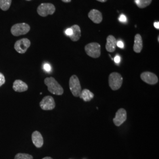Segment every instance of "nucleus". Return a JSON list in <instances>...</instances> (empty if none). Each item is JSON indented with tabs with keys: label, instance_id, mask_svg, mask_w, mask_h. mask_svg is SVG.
Listing matches in <instances>:
<instances>
[{
	"label": "nucleus",
	"instance_id": "1",
	"mask_svg": "<svg viewBox=\"0 0 159 159\" xmlns=\"http://www.w3.org/2000/svg\"><path fill=\"white\" fill-rule=\"evenodd\" d=\"M44 83L48 87V90L51 94L61 96L64 93V89L54 77H47L44 80Z\"/></svg>",
	"mask_w": 159,
	"mask_h": 159
},
{
	"label": "nucleus",
	"instance_id": "2",
	"mask_svg": "<svg viewBox=\"0 0 159 159\" xmlns=\"http://www.w3.org/2000/svg\"><path fill=\"white\" fill-rule=\"evenodd\" d=\"M123 81V77L119 73L113 72L109 75L108 84L112 90L116 91L119 90L122 85Z\"/></svg>",
	"mask_w": 159,
	"mask_h": 159
},
{
	"label": "nucleus",
	"instance_id": "3",
	"mask_svg": "<svg viewBox=\"0 0 159 159\" xmlns=\"http://www.w3.org/2000/svg\"><path fill=\"white\" fill-rule=\"evenodd\" d=\"M69 87L72 94L75 97H79L81 92V86L79 79L76 75L71 76L69 81Z\"/></svg>",
	"mask_w": 159,
	"mask_h": 159
},
{
	"label": "nucleus",
	"instance_id": "4",
	"mask_svg": "<svg viewBox=\"0 0 159 159\" xmlns=\"http://www.w3.org/2000/svg\"><path fill=\"white\" fill-rule=\"evenodd\" d=\"M86 54L90 57L97 58L101 55V46L98 43H91L85 46Z\"/></svg>",
	"mask_w": 159,
	"mask_h": 159
},
{
	"label": "nucleus",
	"instance_id": "5",
	"mask_svg": "<svg viewBox=\"0 0 159 159\" xmlns=\"http://www.w3.org/2000/svg\"><path fill=\"white\" fill-rule=\"evenodd\" d=\"M30 30V26L27 23H18L12 26L11 33L14 36H20L27 34Z\"/></svg>",
	"mask_w": 159,
	"mask_h": 159
},
{
	"label": "nucleus",
	"instance_id": "6",
	"mask_svg": "<svg viewBox=\"0 0 159 159\" xmlns=\"http://www.w3.org/2000/svg\"><path fill=\"white\" fill-rule=\"evenodd\" d=\"M37 13L41 17H47L48 15H52L56 11V7L51 3H42L37 9Z\"/></svg>",
	"mask_w": 159,
	"mask_h": 159
},
{
	"label": "nucleus",
	"instance_id": "7",
	"mask_svg": "<svg viewBox=\"0 0 159 159\" xmlns=\"http://www.w3.org/2000/svg\"><path fill=\"white\" fill-rule=\"evenodd\" d=\"M30 46L31 41L30 40L27 38H24L16 42L14 44V48L18 53L24 54L27 51Z\"/></svg>",
	"mask_w": 159,
	"mask_h": 159
},
{
	"label": "nucleus",
	"instance_id": "8",
	"mask_svg": "<svg viewBox=\"0 0 159 159\" xmlns=\"http://www.w3.org/2000/svg\"><path fill=\"white\" fill-rule=\"evenodd\" d=\"M40 107L43 110H52L56 107L54 98L50 96L44 97L40 102Z\"/></svg>",
	"mask_w": 159,
	"mask_h": 159
},
{
	"label": "nucleus",
	"instance_id": "9",
	"mask_svg": "<svg viewBox=\"0 0 159 159\" xmlns=\"http://www.w3.org/2000/svg\"><path fill=\"white\" fill-rule=\"evenodd\" d=\"M127 120V111L125 109L121 108L117 110L113 119V123L115 125L119 127L122 125Z\"/></svg>",
	"mask_w": 159,
	"mask_h": 159
},
{
	"label": "nucleus",
	"instance_id": "10",
	"mask_svg": "<svg viewBox=\"0 0 159 159\" xmlns=\"http://www.w3.org/2000/svg\"><path fill=\"white\" fill-rule=\"evenodd\" d=\"M140 78L146 83L154 85L158 83L159 79L157 76L155 74L149 71H145L140 75Z\"/></svg>",
	"mask_w": 159,
	"mask_h": 159
},
{
	"label": "nucleus",
	"instance_id": "11",
	"mask_svg": "<svg viewBox=\"0 0 159 159\" xmlns=\"http://www.w3.org/2000/svg\"><path fill=\"white\" fill-rule=\"evenodd\" d=\"M32 142L37 148H41L44 144V139L41 134L38 131H35L31 136Z\"/></svg>",
	"mask_w": 159,
	"mask_h": 159
},
{
	"label": "nucleus",
	"instance_id": "12",
	"mask_svg": "<svg viewBox=\"0 0 159 159\" xmlns=\"http://www.w3.org/2000/svg\"><path fill=\"white\" fill-rule=\"evenodd\" d=\"M89 18L94 23L100 24L102 21V12L96 9H93L89 12Z\"/></svg>",
	"mask_w": 159,
	"mask_h": 159
},
{
	"label": "nucleus",
	"instance_id": "13",
	"mask_svg": "<svg viewBox=\"0 0 159 159\" xmlns=\"http://www.w3.org/2000/svg\"><path fill=\"white\" fill-rule=\"evenodd\" d=\"M12 89L16 92L22 93V92L27 91L29 89V86L22 80H16L14 81L13 83Z\"/></svg>",
	"mask_w": 159,
	"mask_h": 159
},
{
	"label": "nucleus",
	"instance_id": "14",
	"mask_svg": "<svg viewBox=\"0 0 159 159\" xmlns=\"http://www.w3.org/2000/svg\"><path fill=\"white\" fill-rule=\"evenodd\" d=\"M117 46V40L112 35H110L107 37V43L106 45V50L113 52L116 50V47Z\"/></svg>",
	"mask_w": 159,
	"mask_h": 159
},
{
	"label": "nucleus",
	"instance_id": "15",
	"mask_svg": "<svg viewBox=\"0 0 159 159\" xmlns=\"http://www.w3.org/2000/svg\"><path fill=\"white\" fill-rule=\"evenodd\" d=\"M143 47L142 37L140 34H137L134 37L133 50L136 53H140L142 50Z\"/></svg>",
	"mask_w": 159,
	"mask_h": 159
},
{
	"label": "nucleus",
	"instance_id": "16",
	"mask_svg": "<svg viewBox=\"0 0 159 159\" xmlns=\"http://www.w3.org/2000/svg\"><path fill=\"white\" fill-rule=\"evenodd\" d=\"M71 29L73 30V34L70 36V39L72 40L73 41H77L79 40L81 35V29L78 25H73Z\"/></svg>",
	"mask_w": 159,
	"mask_h": 159
},
{
	"label": "nucleus",
	"instance_id": "17",
	"mask_svg": "<svg viewBox=\"0 0 159 159\" xmlns=\"http://www.w3.org/2000/svg\"><path fill=\"white\" fill-rule=\"evenodd\" d=\"M94 94L91 91H90L88 89H84L81 90L79 97L80 98L83 99L85 102H89L91 101L94 98Z\"/></svg>",
	"mask_w": 159,
	"mask_h": 159
},
{
	"label": "nucleus",
	"instance_id": "18",
	"mask_svg": "<svg viewBox=\"0 0 159 159\" xmlns=\"http://www.w3.org/2000/svg\"><path fill=\"white\" fill-rule=\"evenodd\" d=\"M137 6L140 8H144L152 3V0H135Z\"/></svg>",
	"mask_w": 159,
	"mask_h": 159
},
{
	"label": "nucleus",
	"instance_id": "19",
	"mask_svg": "<svg viewBox=\"0 0 159 159\" xmlns=\"http://www.w3.org/2000/svg\"><path fill=\"white\" fill-rule=\"evenodd\" d=\"M12 0H0V8L2 11H7L11 4Z\"/></svg>",
	"mask_w": 159,
	"mask_h": 159
},
{
	"label": "nucleus",
	"instance_id": "20",
	"mask_svg": "<svg viewBox=\"0 0 159 159\" xmlns=\"http://www.w3.org/2000/svg\"><path fill=\"white\" fill-rule=\"evenodd\" d=\"M14 159H33V156L29 154L19 153L15 156Z\"/></svg>",
	"mask_w": 159,
	"mask_h": 159
},
{
	"label": "nucleus",
	"instance_id": "21",
	"mask_svg": "<svg viewBox=\"0 0 159 159\" xmlns=\"http://www.w3.org/2000/svg\"><path fill=\"white\" fill-rule=\"evenodd\" d=\"M6 83V79L4 74L0 73V87H1Z\"/></svg>",
	"mask_w": 159,
	"mask_h": 159
},
{
	"label": "nucleus",
	"instance_id": "22",
	"mask_svg": "<svg viewBox=\"0 0 159 159\" xmlns=\"http://www.w3.org/2000/svg\"><path fill=\"white\" fill-rule=\"evenodd\" d=\"M119 20L121 23H125L127 21V18L125 17V15L121 14L119 17Z\"/></svg>",
	"mask_w": 159,
	"mask_h": 159
},
{
	"label": "nucleus",
	"instance_id": "23",
	"mask_svg": "<svg viewBox=\"0 0 159 159\" xmlns=\"http://www.w3.org/2000/svg\"><path fill=\"white\" fill-rule=\"evenodd\" d=\"M43 68L44 69V70L47 71V72H50L51 71V68L50 65L48 63H46L44 64V66H43Z\"/></svg>",
	"mask_w": 159,
	"mask_h": 159
},
{
	"label": "nucleus",
	"instance_id": "24",
	"mask_svg": "<svg viewBox=\"0 0 159 159\" xmlns=\"http://www.w3.org/2000/svg\"><path fill=\"white\" fill-rule=\"evenodd\" d=\"M66 34L67 35H68V37H70V36H71L72 34H73V30H72V29H71V27L70 28H69V29H67L66 30Z\"/></svg>",
	"mask_w": 159,
	"mask_h": 159
},
{
	"label": "nucleus",
	"instance_id": "25",
	"mask_svg": "<svg viewBox=\"0 0 159 159\" xmlns=\"http://www.w3.org/2000/svg\"><path fill=\"white\" fill-rule=\"evenodd\" d=\"M117 46L120 48H124V43L121 41H117Z\"/></svg>",
	"mask_w": 159,
	"mask_h": 159
},
{
	"label": "nucleus",
	"instance_id": "26",
	"mask_svg": "<svg viewBox=\"0 0 159 159\" xmlns=\"http://www.w3.org/2000/svg\"><path fill=\"white\" fill-rule=\"evenodd\" d=\"M114 61L115 63H117V64L119 63L120 62V57L119 56L117 55L116 57H114Z\"/></svg>",
	"mask_w": 159,
	"mask_h": 159
},
{
	"label": "nucleus",
	"instance_id": "27",
	"mask_svg": "<svg viewBox=\"0 0 159 159\" xmlns=\"http://www.w3.org/2000/svg\"><path fill=\"white\" fill-rule=\"evenodd\" d=\"M154 27H155V29H157V30H159V23L157 21V22H155V23H154Z\"/></svg>",
	"mask_w": 159,
	"mask_h": 159
},
{
	"label": "nucleus",
	"instance_id": "28",
	"mask_svg": "<svg viewBox=\"0 0 159 159\" xmlns=\"http://www.w3.org/2000/svg\"><path fill=\"white\" fill-rule=\"evenodd\" d=\"M63 2H66V3H67V2H71V0H61Z\"/></svg>",
	"mask_w": 159,
	"mask_h": 159
},
{
	"label": "nucleus",
	"instance_id": "29",
	"mask_svg": "<svg viewBox=\"0 0 159 159\" xmlns=\"http://www.w3.org/2000/svg\"><path fill=\"white\" fill-rule=\"evenodd\" d=\"M97 1H99V2H106L107 0H97Z\"/></svg>",
	"mask_w": 159,
	"mask_h": 159
},
{
	"label": "nucleus",
	"instance_id": "30",
	"mask_svg": "<svg viewBox=\"0 0 159 159\" xmlns=\"http://www.w3.org/2000/svg\"><path fill=\"white\" fill-rule=\"evenodd\" d=\"M42 159H53L51 157H48V156H47V157H44V158H43Z\"/></svg>",
	"mask_w": 159,
	"mask_h": 159
}]
</instances>
